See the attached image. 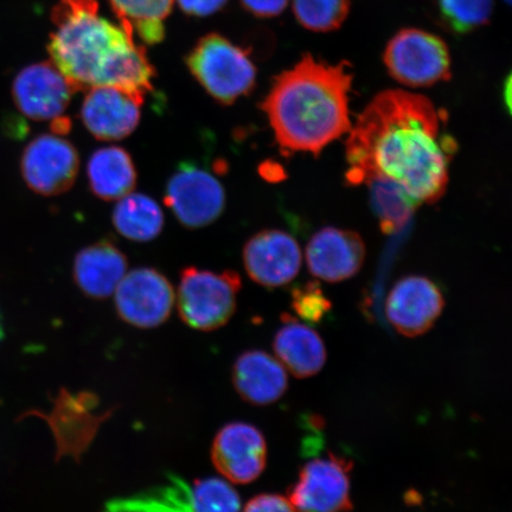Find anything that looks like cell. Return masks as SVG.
Here are the masks:
<instances>
[{"mask_svg":"<svg viewBox=\"0 0 512 512\" xmlns=\"http://www.w3.org/2000/svg\"><path fill=\"white\" fill-rule=\"evenodd\" d=\"M188 485L183 478L172 475L169 483L160 488L112 499L102 512H195L190 504Z\"/></svg>","mask_w":512,"mask_h":512,"instance_id":"603a6c76","label":"cell"},{"mask_svg":"<svg viewBox=\"0 0 512 512\" xmlns=\"http://www.w3.org/2000/svg\"><path fill=\"white\" fill-rule=\"evenodd\" d=\"M233 382L241 398L254 406H267L283 398L287 371L278 358L261 350L243 352L233 367Z\"/></svg>","mask_w":512,"mask_h":512,"instance_id":"e0dca14e","label":"cell"},{"mask_svg":"<svg viewBox=\"0 0 512 512\" xmlns=\"http://www.w3.org/2000/svg\"><path fill=\"white\" fill-rule=\"evenodd\" d=\"M177 3L187 15L207 17L221 10L227 0H177Z\"/></svg>","mask_w":512,"mask_h":512,"instance_id":"4dcf8cb0","label":"cell"},{"mask_svg":"<svg viewBox=\"0 0 512 512\" xmlns=\"http://www.w3.org/2000/svg\"><path fill=\"white\" fill-rule=\"evenodd\" d=\"M351 0H292L294 17L303 28L331 32L342 27L350 12Z\"/></svg>","mask_w":512,"mask_h":512,"instance_id":"d4e9b609","label":"cell"},{"mask_svg":"<svg viewBox=\"0 0 512 512\" xmlns=\"http://www.w3.org/2000/svg\"><path fill=\"white\" fill-rule=\"evenodd\" d=\"M164 201L183 227L201 229L223 214L226 191L210 171L183 162L166 183Z\"/></svg>","mask_w":512,"mask_h":512,"instance_id":"52a82bcc","label":"cell"},{"mask_svg":"<svg viewBox=\"0 0 512 512\" xmlns=\"http://www.w3.org/2000/svg\"><path fill=\"white\" fill-rule=\"evenodd\" d=\"M305 255L313 277L341 283L361 271L366 260V245L352 230L328 227L312 236Z\"/></svg>","mask_w":512,"mask_h":512,"instance_id":"2e32d148","label":"cell"},{"mask_svg":"<svg viewBox=\"0 0 512 512\" xmlns=\"http://www.w3.org/2000/svg\"><path fill=\"white\" fill-rule=\"evenodd\" d=\"M190 504L195 512H241V498L232 484L222 478L196 480L188 485Z\"/></svg>","mask_w":512,"mask_h":512,"instance_id":"484cf974","label":"cell"},{"mask_svg":"<svg viewBox=\"0 0 512 512\" xmlns=\"http://www.w3.org/2000/svg\"><path fill=\"white\" fill-rule=\"evenodd\" d=\"M3 338H4V328H3L2 316H0V342L3 341Z\"/></svg>","mask_w":512,"mask_h":512,"instance_id":"1f68e13d","label":"cell"},{"mask_svg":"<svg viewBox=\"0 0 512 512\" xmlns=\"http://www.w3.org/2000/svg\"><path fill=\"white\" fill-rule=\"evenodd\" d=\"M242 512H298L290 499L277 494H262L249 501Z\"/></svg>","mask_w":512,"mask_h":512,"instance_id":"f1b7e54d","label":"cell"},{"mask_svg":"<svg viewBox=\"0 0 512 512\" xmlns=\"http://www.w3.org/2000/svg\"><path fill=\"white\" fill-rule=\"evenodd\" d=\"M440 27L454 35H466L488 24L495 0H426Z\"/></svg>","mask_w":512,"mask_h":512,"instance_id":"cb8c5ba5","label":"cell"},{"mask_svg":"<svg viewBox=\"0 0 512 512\" xmlns=\"http://www.w3.org/2000/svg\"><path fill=\"white\" fill-rule=\"evenodd\" d=\"M347 179L386 182L419 207L444 196L457 144L430 99L402 89L376 95L350 128Z\"/></svg>","mask_w":512,"mask_h":512,"instance_id":"6da1fadb","label":"cell"},{"mask_svg":"<svg viewBox=\"0 0 512 512\" xmlns=\"http://www.w3.org/2000/svg\"><path fill=\"white\" fill-rule=\"evenodd\" d=\"M54 32L48 53L75 93L114 87L145 101L153 91V68L144 47L100 15L96 0H60L51 12Z\"/></svg>","mask_w":512,"mask_h":512,"instance_id":"7a4b0ae2","label":"cell"},{"mask_svg":"<svg viewBox=\"0 0 512 512\" xmlns=\"http://www.w3.org/2000/svg\"><path fill=\"white\" fill-rule=\"evenodd\" d=\"M368 185L373 190L374 206L382 229L388 234L395 232L408 221L416 208L414 203L394 184L373 182Z\"/></svg>","mask_w":512,"mask_h":512,"instance_id":"4316f807","label":"cell"},{"mask_svg":"<svg viewBox=\"0 0 512 512\" xmlns=\"http://www.w3.org/2000/svg\"><path fill=\"white\" fill-rule=\"evenodd\" d=\"M185 61L191 75L223 106H232L255 88L258 72L248 51L220 34L202 37Z\"/></svg>","mask_w":512,"mask_h":512,"instance_id":"277c9868","label":"cell"},{"mask_svg":"<svg viewBox=\"0 0 512 512\" xmlns=\"http://www.w3.org/2000/svg\"><path fill=\"white\" fill-rule=\"evenodd\" d=\"M504 2L509 4V3H510V0H504Z\"/></svg>","mask_w":512,"mask_h":512,"instance_id":"d6a6232c","label":"cell"},{"mask_svg":"<svg viewBox=\"0 0 512 512\" xmlns=\"http://www.w3.org/2000/svg\"><path fill=\"white\" fill-rule=\"evenodd\" d=\"M384 66L400 85L426 88L451 79V54L437 35L421 29H402L384 49Z\"/></svg>","mask_w":512,"mask_h":512,"instance_id":"8992f818","label":"cell"},{"mask_svg":"<svg viewBox=\"0 0 512 512\" xmlns=\"http://www.w3.org/2000/svg\"><path fill=\"white\" fill-rule=\"evenodd\" d=\"M292 307L306 322L319 323L331 310V302L317 283H307L294 288Z\"/></svg>","mask_w":512,"mask_h":512,"instance_id":"83f0119b","label":"cell"},{"mask_svg":"<svg viewBox=\"0 0 512 512\" xmlns=\"http://www.w3.org/2000/svg\"><path fill=\"white\" fill-rule=\"evenodd\" d=\"M89 188L102 201H119L137 185V169L124 147L104 146L95 150L87 165Z\"/></svg>","mask_w":512,"mask_h":512,"instance_id":"ffe728a7","label":"cell"},{"mask_svg":"<svg viewBox=\"0 0 512 512\" xmlns=\"http://www.w3.org/2000/svg\"><path fill=\"white\" fill-rule=\"evenodd\" d=\"M349 460L330 453L299 472L288 499L298 512H348L352 509Z\"/></svg>","mask_w":512,"mask_h":512,"instance_id":"30bf717a","label":"cell"},{"mask_svg":"<svg viewBox=\"0 0 512 512\" xmlns=\"http://www.w3.org/2000/svg\"><path fill=\"white\" fill-rule=\"evenodd\" d=\"M114 294L118 316L138 329L164 324L176 305L174 286L163 273L150 267L127 272Z\"/></svg>","mask_w":512,"mask_h":512,"instance_id":"ba28073f","label":"cell"},{"mask_svg":"<svg viewBox=\"0 0 512 512\" xmlns=\"http://www.w3.org/2000/svg\"><path fill=\"white\" fill-rule=\"evenodd\" d=\"M128 261L111 240H101L76 254L73 277L83 294L92 299L111 297L127 273Z\"/></svg>","mask_w":512,"mask_h":512,"instance_id":"ac0fdd59","label":"cell"},{"mask_svg":"<svg viewBox=\"0 0 512 512\" xmlns=\"http://www.w3.org/2000/svg\"><path fill=\"white\" fill-rule=\"evenodd\" d=\"M74 93L73 87L51 62L24 68L12 85V98L19 112L35 121L62 117Z\"/></svg>","mask_w":512,"mask_h":512,"instance_id":"5bb4252c","label":"cell"},{"mask_svg":"<svg viewBox=\"0 0 512 512\" xmlns=\"http://www.w3.org/2000/svg\"><path fill=\"white\" fill-rule=\"evenodd\" d=\"M273 348L284 368L298 379L315 376L326 362L322 337L305 324L285 317V324L275 335Z\"/></svg>","mask_w":512,"mask_h":512,"instance_id":"d6986e66","label":"cell"},{"mask_svg":"<svg viewBox=\"0 0 512 512\" xmlns=\"http://www.w3.org/2000/svg\"><path fill=\"white\" fill-rule=\"evenodd\" d=\"M86 92L80 115L95 139L118 142L137 130L144 100L114 87H94Z\"/></svg>","mask_w":512,"mask_h":512,"instance_id":"9a60e30c","label":"cell"},{"mask_svg":"<svg viewBox=\"0 0 512 512\" xmlns=\"http://www.w3.org/2000/svg\"><path fill=\"white\" fill-rule=\"evenodd\" d=\"M444 306L443 293L432 280L412 275L399 280L390 290L386 315L399 334L419 337L433 328Z\"/></svg>","mask_w":512,"mask_h":512,"instance_id":"4fadbf2b","label":"cell"},{"mask_svg":"<svg viewBox=\"0 0 512 512\" xmlns=\"http://www.w3.org/2000/svg\"><path fill=\"white\" fill-rule=\"evenodd\" d=\"M211 460L229 483L251 484L266 469L264 434L247 422H230L216 434L211 446Z\"/></svg>","mask_w":512,"mask_h":512,"instance_id":"8fae6325","label":"cell"},{"mask_svg":"<svg viewBox=\"0 0 512 512\" xmlns=\"http://www.w3.org/2000/svg\"><path fill=\"white\" fill-rule=\"evenodd\" d=\"M352 74L311 55L274 79L261 108L281 149L318 155L350 131Z\"/></svg>","mask_w":512,"mask_h":512,"instance_id":"3957f363","label":"cell"},{"mask_svg":"<svg viewBox=\"0 0 512 512\" xmlns=\"http://www.w3.org/2000/svg\"><path fill=\"white\" fill-rule=\"evenodd\" d=\"M242 259L249 278L268 288L290 284L303 264L297 240L278 229L255 234L243 248Z\"/></svg>","mask_w":512,"mask_h":512,"instance_id":"7c38bea8","label":"cell"},{"mask_svg":"<svg viewBox=\"0 0 512 512\" xmlns=\"http://www.w3.org/2000/svg\"><path fill=\"white\" fill-rule=\"evenodd\" d=\"M241 287V277L234 271L184 268L176 294L179 317L197 331L220 329L234 316Z\"/></svg>","mask_w":512,"mask_h":512,"instance_id":"5b68a950","label":"cell"},{"mask_svg":"<svg viewBox=\"0 0 512 512\" xmlns=\"http://www.w3.org/2000/svg\"><path fill=\"white\" fill-rule=\"evenodd\" d=\"M175 0H110L120 27L134 41L139 37L147 46L165 38V22Z\"/></svg>","mask_w":512,"mask_h":512,"instance_id":"44dd1931","label":"cell"},{"mask_svg":"<svg viewBox=\"0 0 512 512\" xmlns=\"http://www.w3.org/2000/svg\"><path fill=\"white\" fill-rule=\"evenodd\" d=\"M290 0H241L243 8L259 18L277 17L286 9Z\"/></svg>","mask_w":512,"mask_h":512,"instance_id":"f546056e","label":"cell"},{"mask_svg":"<svg viewBox=\"0 0 512 512\" xmlns=\"http://www.w3.org/2000/svg\"><path fill=\"white\" fill-rule=\"evenodd\" d=\"M79 170L78 150L57 134H42L31 140L21 159L24 182L42 196H59L72 189Z\"/></svg>","mask_w":512,"mask_h":512,"instance_id":"9c48e42d","label":"cell"},{"mask_svg":"<svg viewBox=\"0 0 512 512\" xmlns=\"http://www.w3.org/2000/svg\"><path fill=\"white\" fill-rule=\"evenodd\" d=\"M112 221L120 235L134 242L155 240L164 228V214L159 204L150 196L133 192L120 198Z\"/></svg>","mask_w":512,"mask_h":512,"instance_id":"7402d4cb","label":"cell"}]
</instances>
